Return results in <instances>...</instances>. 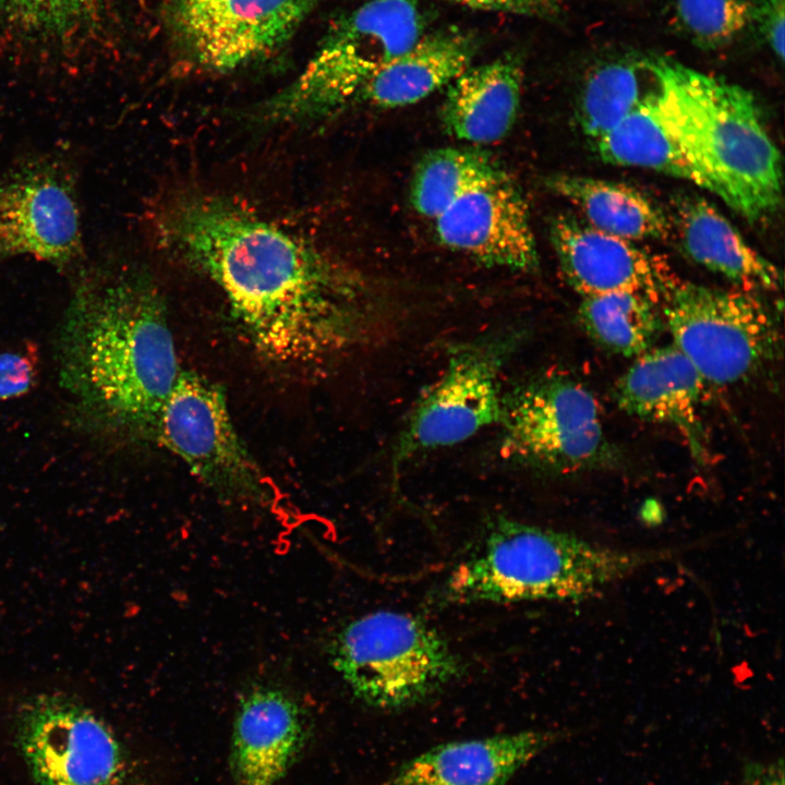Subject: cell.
<instances>
[{"instance_id":"cell-2","label":"cell","mask_w":785,"mask_h":785,"mask_svg":"<svg viewBox=\"0 0 785 785\" xmlns=\"http://www.w3.org/2000/svg\"><path fill=\"white\" fill-rule=\"evenodd\" d=\"M57 350L60 384L90 427L155 436L182 371L166 307L147 278L87 274L69 302Z\"/></svg>"},{"instance_id":"cell-33","label":"cell","mask_w":785,"mask_h":785,"mask_svg":"<svg viewBox=\"0 0 785 785\" xmlns=\"http://www.w3.org/2000/svg\"><path fill=\"white\" fill-rule=\"evenodd\" d=\"M524 15H551L557 9L556 0H515Z\"/></svg>"},{"instance_id":"cell-10","label":"cell","mask_w":785,"mask_h":785,"mask_svg":"<svg viewBox=\"0 0 785 785\" xmlns=\"http://www.w3.org/2000/svg\"><path fill=\"white\" fill-rule=\"evenodd\" d=\"M69 267L84 256L78 172L59 152L34 153L0 176V258Z\"/></svg>"},{"instance_id":"cell-22","label":"cell","mask_w":785,"mask_h":785,"mask_svg":"<svg viewBox=\"0 0 785 785\" xmlns=\"http://www.w3.org/2000/svg\"><path fill=\"white\" fill-rule=\"evenodd\" d=\"M546 184L600 231L633 242L671 235L672 220L664 210L630 185L573 174L553 176Z\"/></svg>"},{"instance_id":"cell-8","label":"cell","mask_w":785,"mask_h":785,"mask_svg":"<svg viewBox=\"0 0 785 785\" xmlns=\"http://www.w3.org/2000/svg\"><path fill=\"white\" fill-rule=\"evenodd\" d=\"M663 304L673 345L705 383L728 385L742 381L781 352L778 323L750 291L678 281Z\"/></svg>"},{"instance_id":"cell-20","label":"cell","mask_w":785,"mask_h":785,"mask_svg":"<svg viewBox=\"0 0 785 785\" xmlns=\"http://www.w3.org/2000/svg\"><path fill=\"white\" fill-rule=\"evenodd\" d=\"M521 87V68L512 59L470 67L450 83L443 102L446 132L473 144L502 140L515 123Z\"/></svg>"},{"instance_id":"cell-18","label":"cell","mask_w":785,"mask_h":785,"mask_svg":"<svg viewBox=\"0 0 785 785\" xmlns=\"http://www.w3.org/2000/svg\"><path fill=\"white\" fill-rule=\"evenodd\" d=\"M554 739L524 730L443 744L404 763L389 785H507Z\"/></svg>"},{"instance_id":"cell-15","label":"cell","mask_w":785,"mask_h":785,"mask_svg":"<svg viewBox=\"0 0 785 785\" xmlns=\"http://www.w3.org/2000/svg\"><path fill=\"white\" fill-rule=\"evenodd\" d=\"M550 235L567 282L582 297L629 291L659 303L678 282L661 256L570 215L554 218Z\"/></svg>"},{"instance_id":"cell-19","label":"cell","mask_w":785,"mask_h":785,"mask_svg":"<svg viewBox=\"0 0 785 785\" xmlns=\"http://www.w3.org/2000/svg\"><path fill=\"white\" fill-rule=\"evenodd\" d=\"M688 256L704 268L740 286L742 290L776 291L780 269L756 251L734 225L703 197L679 196L674 221Z\"/></svg>"},{"instance_id":"cell-30","label":"cell","mask_w":785,"mask_h":785,"mask_svg":"<svg viewBox=\"0 0 785 785\" xmlns=\"http://www.w3.org/2000/svg\"><path fill=\"white\" fill-rule=\"evenodd\" d=\"M36 367L23 353H0V400L26 394L35 384Z\"/></svg>"},{"instance_id":"cell-31","label":"cell","mask_w":785,"mask_h":785,"mask_svg":"<svg viewBox=\"0 0 785 785\" xmlns=\"http://www.w3.org/2000/svg\"><path fill=\"white\" fill-rule=\"evenodd\" d=\"M739 785H784L783 761L749 766Z\"/></svg>"},{"instance_id":"cell-21","label":"cell","mask_w":785,"mask_h":785,"mask_svg":"<svg viewBox=\"0 0 785 785\" xmlns=\"http://www.w3.org/2000/svg\"><path fill=\"white\" fill-rule=\"evenodd\" d=\"M475 50L474 39L459 31L422 35L384 65L358 98L383 108L418 102L468 70Z\"/></svg>"},{"instance_id":"cell-27","label":"cell","mask_w":785,"mask_h":785,"mask_svg":"<svg viewBox=\"0 0 785 785\" xmlns=\"http://www.w3.org/2000/svg\"><path fill=\"white\" fill-rule=\"evenodd\" d=\"M750 0H676L674 20L697 47L718 49L750 26Z\"/></svg>"},{"instance_id":"cell-9","label":"cell","mask_w":785,"mask_h":785,"mask_svg":"<svg viewBox=\"0 0 785 785\" xmlns=\"http://www.w3.org/2000/svg\"><path fill=\"white\" fill-rule=\"evenodd\" d=\"M526 330L505 327L454 345L443 376L421 398L398 438L395 463L464 442L499 420V378Z\"/></svg>"},{"instance_id":"cell-17","label":"cell","mask_w":785,"mask_h":785,"mask_svg":"<svg viewBox=\"0 0 785 785\" xmlns=\"http://www.w3.org/2000/svg\"><path fill=\"white\" fill-rule=\"evenodd\" d=\"M304 738V715L291 695L271 686L250 690L238 706L232 728L234 785H276Z\"/></svg>"},{"instance_id":"cell-23","label":"cell","mask_w":785,"mask_h":785,"mask_svg":"<svg viewBox=\"0 0 785 785\" xmlns=\"http://www.w3.org/2000/svg\"><path fill=\"white\" fill-rule=\"evenodd\" d=\"M660 57L626 55L597 64L580 92L577 119L592 143L657 97Z\"/></svg>"},{"instance_id":"cell-12","label":"cell","mask_w":785,"mask_h":785,"mask_svg":"<svg viewBox=\"0 0 785 785\" xmlns=\"http://www.w3.org/2000/svg\"><path fill=\"white\" fill-rule=\"evenodd\" d=\"M16 740L38 785H121L124 761L109 727L61 692L27 697L14 717Z\"/></svg>"},{"instance_id":"cell-11","label":"cell","mask_w":785,"mask_h":785,"mask_svg":"<svg viewBox=\"0 0 785 785\" xmlns=\"http://www.w3.org/2000/svg\"><path fill=\"white\" fill-rule=\"evenodd\" d=\"M155 436L219 497L261 503V470L234 428L224 391L193 372H181L166 399Z\"/></svg>"},{"instance_id":"cell-5","label":"cell","mask_w":785,"mask_h":785,"mask_svg":"<svg viewBox=\"0 0 785 785\" xmlns=\"http://www.w3.org/2000/svg\"><path fill=\"white\" fill-rule=\"evenodd\" d=\"M416 0H369L329 28L302 73L258 108L262 122H305L358 99L365 84L422 35Z\"/></svg>"},{"instance_id":"cell-32","label":"cell","mask_w":785,"mask_h":785,"mask_svg":"<svg viewBox=\"0 0 785 785\" xmlns=\"http://www.w3.org/2000/svg\"><path fill=\"white\" fill-rule=\"evenodd\" d=\"M472 9L503 11L523 14L522 8L515 0H448Z\"/></svg>"},{"instance_id":"cell-14","label":"cell","mask_w":785,"mask_h":785,"mask_svg":"<svg viewBox=\"0 0 785 785\" xmlns=\"http://www.w3.org/2000/svg\"><path fill=\"white\" fill-rule=\"evenodd\" d=\"M434 222L444 246L481 264L514 270L538 265L527 202L503 170L464 193Z\"/></svg>"},{"instance_id":"cell-6","label":"cell","mask_w":785,"mask_h":785,"mask_svg":"<svg viewBox=\"0 0 785 785\" xmlns=\"http://www.w3.org/2000/svg\"><path fill=\"white\" fill-rule=\"evenodd\" d=\"M329 656L351 692L379 709L420 703L463 673L460 656L435 628L396 611L348 623L333 638Z\"/></svg>"},{"instance_id":"cell-7","label":"cell","mask_w":785,"mask_h":785,"mask_svg":"<svg viewBox=\"0 0 785 785\" xmlns=\"http://www.w3.org/2000/svg\"><path fill=\"white\" fill-rule=\"evenodd\" d=\"M500 454L531 469L571 473L612 461L594 395L566 375L529 378L503 392Z\"/></svg>"},{"instance_id":"cell-25","label":"cell","mask_w":785,"mask_h":785,"mask_svg":"<svg viewBox=\"0 0 785 785\" xmlns=\"http://www.w3.org/2000/svg\"><path fill=\"white\" fill-rule=\"evenodd\" d=\"M656 302L629 291L583 297L578 316L585 333L601 347L623 357H639L653 343L662 319Z\"/></svg>"},{"instance_id":"cell-3","label":"cell","mask_w":785,"mask_h":785,"mask_svg":"<svg viewBox=\"0 0 785 785\" xmlns=\"http://www.w3.org/2000/svg\"><path fill=\"white\" fill-rule=\"evenodd\" d=\"M659 117L706 190L750 222L782 202V156L747 88L660 57Z\"/></svg>"},{"instance_id":"cell-1","label":"cell","mask_w":785,"mask_h":785,"mask_svg":"<svg viewBox=\"0 0 785 785\" xmlns=\"http://www.w3.org/2000/svg\"><path fill=\"white\" fill-rule=\"evenodd\" d=\"M156 220L161 244L218 288L250 345L277 366H325L379 326L357 273L227 197L186 193Z\"/></svg>"},{"instance_id":"cell-29","label":"cell","mask_w":785,"mask_h":785,"mask_svg":"<svg viewBox=\"0 0 785 785\" xmlns=\"http://www.w3.org/2000/svg\"><path fill=\"white\" fill-rule=\"evenodd\" d=\"M750 26L782 62L784 60L785 0H750Z\"/></svg>"},{"instance_id":"cell-26","label":"cell","mask_w":785,"mask_h":785,"mask_svg":"<svg viewBox=\"0 0 785 785\" xmlns=\"http://www.w3.org/2000/svg\"><path fill=\"white\" fill-rule=\"evenodd\" d=\"M500 170L480 149L445 147L431 150L413 171L411 204L420 215L434 220L464 193Z\"/></svg>"},{"instance_id":"cell-4","label":"cell","mask_w":785,"mask_h":785,"mask_svg":"<svg viewBox=\"0 0 785 785\" xmlns=\"http://www.w3.org/2000/svg\"><path fill=\"white\" fill-rule=\"evenodd\" d=\"M677 553L607 547L498 517L449 573L443 594L447 602L459 604L577 602Z\"/></svg>"},{"instance_id":"cell-24","label":"cell","mask_w":785,"mask_h":785,"mask_svg":"<svg viewBox=\"0 0 785 785\" xmlns=\"http://www.w3.org/2000/svg\"><path fill=\"white\" fill-rule=\"evenodd\" d=\"M657 97L635 110L595 141V152L605 162L650 169L706 190L701 174L662 123L657 113Z\"/></svg>"},{"instance_id":"cell-13","label":"cell","mask_w":785,"mask_h":785,"mask_svg":"<svg viewBox=\"0 0 785 785\" xmlns=\"http://www.w3.org/2000/svg\"><path fill=\"white\" fill-rule=\"evenodd\" d=\"M321 0H170L176 43L196 67L230 72L281 48Z\"/></svg>"},{"instance_id":"cell-28","label":"cell","mask_w":785,"mask_h":785,"mask_svg":"<svg viewBox=\"0 0 785 785\" xmlns=\"http://www.w3.org/2000/svg\"><path fill=\"white\" fill-rule=\"evenodd\" d=\"M104 0H0V12L25 32L65 35L94 22Z\"/></svg>"},{"instance_id":"cell-16","label":"cell","mask_w":785,"mask_h":785,"mask_svg":"<svg viewBox=\"0 0 785 785\" xmlns=\"http://www.w3.org/2000/svg\"><path fill=\"white\" fill-rule=\"evenodd\" d=\"M705 381L674 345L651 348L637 357L615 385V399L626 413L676 427L692 455L702 459L704 433L700 407Z\"/></svg>"}]
</instances>
